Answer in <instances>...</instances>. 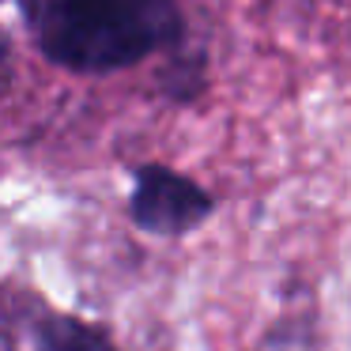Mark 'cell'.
Instances as JSON below:
<instances>
[{
  "instance_id": "obj_1",
  "label": "cell",
  "mask_w": 351,
  "mask_h": 351,
  "mask_svg": "<svg viewBox=\"0 0 351 351\" xmlns=\"http://www.w3.org/2000/svg\"><path fill=\"white\" fill-rule=\"evenodd\" d=\"M178 0H42L38 49L69 72H117L182 42Z\"/></svg>"
},
{
  "instance_id": "obj_2",
  "label": "cell",
  "mask_w": 351,
  "mask_h": 351,
  "mask_svg": "<svg viewBox=\"0 0 351 351\" xmlns=\"http://www.w3.org/2000/svg\"><path fill=\"white\" fill-rule=\"evenodd\" d=\"M215 212V197L200 182L162 162H144L132 170L129 219L144 234L155 238H185L204 227Z\"/></svg>"
},
{
  "instance_id": "obj_3",
  "label": "cell",
  "mask_w": 351,
  "mask_h": 351,
  "mask_svg": "<svg viewBox=\"0 0 351 351\" xmlns=\"http://www.w3.org/2000/svg\"><path fill=\"white\" fill-rule=\"evenodd\" d=\"M34 351H117V348L91 325H80L72 317H49L38 328Z\"/></svg>"
},
{
  "instance_id": "obj_4",
  "label": "cell",
  "mask_w": 351,
  "mask_h": 351,
  "mask_svg": "<svg viewBox=\"0 0 351 351\" xmlns=\"http://www.w3.org/2000/svg\"><path fill=\"white\" fill-rule=\"evenodd\" d=\"M0 53H4V38H0Z\"/></svg>"
}]
</instances>
